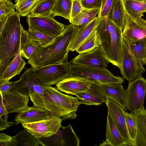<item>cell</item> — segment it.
<instances>
[{"instance_id":"cell-8","label":"cell","mask_w":146,"mask_h":146,"mask_svg":"<svg viewBox=\"0 0 146 146\" xmlns=\"http://www.w3.org/2000/svg\"><path fill=\"white\" fill-rule=\"evenodd\" d=\"M27 21L29 28H33L46 35L56 37L64 31L66 25L58 22L51 15L37 16L29 15Z\"/></svg>"},{"instance_id":"cell-5","label":"cell","mask_w":146,"mask_h":146,"mask_svg":"<svg viewBox=\"0 0 146 146\" xmlns=\"http://www.w3.org/2000/svg\"><path fill=\"white\" fill-rule=\"evenodd\" d=\"M70 76L81 78L94 83L103 84H122L124 79L115 76L107 68H100L70 65Z\"/></svg>"},{"instance_id":"cell-14","label":"cell","mask_w":146,"mask_h":146,"mask_svg":"<svg viewBox=\"0 0 146 146\" xmlns=\"http://www.w3.org/2000/svg\"><path fill=\"white\" fill-rule=\"evenodd\" d=\"M70 62L78 66L105 68L109 62L99 46L91 51L79 54Z\"/></svg>"},{"instance_id":"cell-39","label":"cell","mask_w":146,"mask_h":146,"mask_svg":"<svg viewBox=\"0 0 146 146\" xmlns=\"http://www.w3.org/2000/svg\"><path fill=\"white\" fill-rule=\"evenodd\" d=\"M84 9L81 1L78 0H73L70 18L69 20L70 23L74 18Z\"/></svg>"},{"instance_id":"cell-42","label":"cell","mask_w":146,"mask_h":146,"mask_svg":"<svg viewBox=\"0 0 146 146\" xmlns=\"http://www.w3.org/2000/svg\"><path fill=\"white\" fill-rule=\"evenodd\" d=\"M13 83L9 80L0 82V92L6 93L10 91L12 88Z\"/></svg>"},{"instance_id":"cell-22","label":"cell","mask_w":146,"mask_h":146,"mask_svg":"<svg viewBox=\"0 0 146 146\" xmlns=\"http://www.w3.org/2000/svg\"><path fill=\"white\" fill-rule=\"evenodd\" d=\"M20 46L13 60L0 74V82L9 80L13 77L19 75L24 68L26 63L22 57Z\"/></svg>"},{"instance_id":"cell-27","label":"cell","mask_w":146,"mask_h":146,"mask_svg":"<svg viewBox=\"0 0 146 146\" xmlns=\"http://www.w3.org/2000/svg\"><path fill=\"white\" fill-rule=\"evenodd\" d=\"M100 9H84L74 19L71 23L78 29L84 27L96 17Z\"/></svg>"},{"instance_id":"cell-4","label":"cell","mask_w":146,"mask_h":146,"mask_svg":"<svg viewBox=\"0 0 146 146\" xmlns=\"http://www.w3.org/2000/svg\"><path fill=\"white\" fill-rule=\"evenodd\" d=\"M20 16L16 11L0 21V74L13 60L20 45Z\"/></svg>"},{"instance_id":"cell-23","label":"cell","mask_w":146,"mask_h":146,"mask_svg":"<svg viewBox=\"0 0 146 146\" xmlns=\"http://www.w3.org/2000/svg\"><path fill=\"white\" fill-rule=\"evenodd\" d=\"M100 85L104 94L107 97L116 102L127 111L125 90L121 84H103Z\"/></svg>"},{"instance_id":"cell-10","label":"cell","mask_w":146,"mask_h":146,"mask_svg":"<svg viewBox=\"0 0 146 146\" xmlns=\"http://www.w3.org/2000/svg\"><path fill=\"white\" fill-rule=\"evenodd\" d=\"M44 146H79L80 140L71 124L61 126L57 132L47 137L38 139Z\"/></svg>"},{"instance_id":"cell-36","label":"cell","mask_w":146,"mask_h":146,"mask_svg":"<svg viewBox=\"0 0 146 146\" xmlns=\"http://www.w3.org/2000/svg\"><path fill=\"white\" fill-rule=\"evenodd\" d=\"M40 0H25L16 7V11L21 17L27 16L35 5Z\"/></svg>"},{"instance_id":"cell-16","label":"cell","mask_w":146,"mask_h":146,"mask_svg":"<svg viewBox=\"0 0 146 146\" xmlns=\"http://www.w3.org/2000/svg\"><path fill=\"white\" fill-rule=\"evenodd\" d=\"M3 104L8 113H19L28 107L29 96L12 88L6 93L0 92Z\"/></svg>"},{"instance_id":"cell-13","label":"cell","mask_w":146,"mask_h":146,"mask_svg":"<svg viewBox=\"0 0 146 146\" xmlns=\"http://www.w3.org/2000/svg\"><path fill=\"white\" fill-rule=\"evenodd\" d=\"M44 86L35 76L31 68H26L19 80L13 82L12 88L29 96L33 93L42 94Z\"/></svg>"},{"instance_id":"cell-6","label":"cell","mask_w":146,"mask_h":146,"mask_svg":"<svg viewBox=\"0 0 146 146\" xmlns=\"http://www.w3.org/2000/svg\"><path fill=\"white\" fill-rule=\"evenodd\" d=\"M70 64L68 62L32 68L33 71L43 85L52 86L70 76Z\"/></svg>"},{"instance_id":"cell-31","label":"cell","mask_w":146,"mask_h":146,"mask_svg":"<svg viewBox=\"0 0 146 146\" xmlns=\"http://www.w3.org/2000/svg\"><path fill=\"white\" fill-rule=\"evenodd\" d=\"M73 0H56L51 16L62 17L69 20Z\"/></svg>"},{"instance_id":"cell-40","label":"cell","mask_w":146,"mask_h":146,"mask_svg":"<svg viewBox=\"0 0 146 146\" xmlns=\"http://www.w3.org/2000/svg\"><path fill=\"white\" fill-rule=\"evenodd\" d=\"M102 0H81L83 7L84 9H100Z\"/></svg>"},{"instance_id":"cell-2","label":"cell","mask_w":146,"mask_h":146,"mask_svg":"<svg viewBox=\"0 0 146 146\" xmlns=\"http://www.w3.org/2000/svg\"><path fill=\"white\" fill-rule=\"evenodd\" d=\"M29 96L34 105L50 111L62 120L74 119L80 104L78 98L62 94L58 89L44 86L43 93L31 94Z\"/></svg>"},{"instance_id":"cell-43","label":"cell","mask_w":146,"mask_h":146,"mask_svg":"<svg viewBox=\"0 0 146 146\" xmlns=\"http://www.w3.org/2000/svg\"><path fill=\"white\" fill-rule=\"evenodd\" d=\"M8 114L9 113L3 104L2 98L0 96V118L7 120Z\"/></svg>"},{"instance_id":"cell-28","label":"cell","mask_w":146,"mask_h":146,"mask_svg":"<svg viewBox=\"0 0 146 146\" xmlns=\"http://www.w3.org/2000/svg\"><path fill=\"white\" fill-rule=\"evenodd\" d=\"M125 11L131 17L141 19L146 12V2L135 0H123Z\"/></svg>"},{"instance_id":"cell-7","label":"cell","mask_w":146,"mask_h":146,"mask_svg":"<svg viewBox=\"0 0 146 146\" xmlns=\"http://www.w3.org/2000/svg\"><path fill=\"white\" fill-rule=\"evenodd\" d=\"M146 80L141 76L129 82L124 96L127 109L131 112L144 108Z\"/></svg>"},{"instance_id":"cell-46","label":"cell","mask_w":146,"mask_h":146,"mask_svg":"<svg viewBox=\"0 0 146 146\" xmlns=\"http://www.w3.org/2000/svg\"><path fill=\"white\" fill-rule=\"evenodd\" d=\"M136 1H145L146 2V0H135Z\"/></svg>"},{"instance_id":"cell-25","label":"cell","mask_w":146,"mask_h":146,"mask_svg":"<svg viewBox=\"0 0 146 146\" xmlns=\"http://www.w3.org/2000/svg\"><path fill=\"white\" fill-rule=\"evenodd\" d=\"M39 46V42L30 38L27 31L22 25L20 47L22 56L28 60L30 59L35 54Z\"/></svg>"},{"instance_id":"cell-19","label":"cell","mask_w":146,"mask_h":146,"mask_svg":"<svg viewBox=\"0 0 146 146\" xmlns=\"http://www.w3.org/2000/svg\"><path fill=\"white\" fill-rule=\"evenodd\" d=\"M93 82L81 78L69 76L57 84L56 87L60 91L75 95L87 90Z\"/></svg>"},{"instance_id":"cell-30","label":"cell","mask_w":146,"mask_h":146,"mask_svg":"<svg viewBox=\"0 0 146 146\" xmlns=\"http://www.w3.org/2000/svg\"><path fill=\"white\" fill-rule=\"evenodd\" d=\"M14 146H39L41 143L31 133L25 130L13 136Z\"/></svg>"},{"instance_id":"cell-11","label":"cell","mask_w":146,"mask_h":146,"mask_svg":"<svg viewBox=\"0 0 146 146\" xmlns=\"http://www.w3.org/2000/svg\"><path fill=\"white\" fill-rule=\"evenodd\" d=\"M62 121L60 117L54 115L48 119L21 124L25 129L38 139L48 137L56 133L62 126Z\"/></svg>"},{"instance_id":"cell-33","label":"cell","mask_w":146,"mask_h":146,"mask_svg":"<svg viewBox=\"0 0 146 146\" xmlns=\"http://www.w3.org/2000/svg\"><path fill=\"white\" fill-rule=\"evenodd\" d=\"M99 46L95 31L81 44L76 50L79 54L91 51Z\"/></svg>"},{"instance_id":"cell-26","label":"cell","mask_w":146,"mask_h":146,"mask_svg":"<svg viewBox=\"0 0 146 146\" xmlns=\"http://www.w3.org/2000/svg\"><path fill=\"white\" fill-rule=\"evenodd\" d=\"M123 0H113L107 17L111 21L123 30L125 13Z\"/></svg>"},{"instance_id":"cell-1","label":"cell","mask_w":146,"mask_h":146,"mask_svg":"<svg viewBox=\"0 0 146 146\" xmlns=\"http://www.w3.org/2000/svg\"><path fill=\"white\" fill-rule=\"evenodd\" d=\"M72 24L66 25L63 32L50 43L39 46L35 54L28 61L31 68H36L47 65L68 62V48L78 31Z\"/></svg>"},{"instance_id":"cell-20","label":"cell","mask_w":146,"mask_h":146,"mask_svg":"<svg viewBox=\"0 0 146 146\" xmlns=\"http://www.w3.org/2000/svg\"><path fill=\"white\" fill-rule=\"evenodd\" d=\"M106 136V141L100 145L129 146L127 141L121 135L108 112L107 115Z\"/></svg>"},{"instance_id":"cell-45","label":"cell","mask_w":146,"mask_h":146,"mask_svg":"<svg viewBox=\"0 0 146 146\" xmlns=\"http://www.w3.org/2000/svg\"><path fill=\"white\" fill-rule=\"evenodd\" d=\"M25 0H14L15 3V5L16 7L21 3L23 1Z\"/></svg>"},{"instance_id":"cell-15","label":"cell","mask_w":146,"mask_h":146,"mask_svg":"<svg viewBox=\"0 0 146 146\" xmlns=\"http://www.w3.org/2000/svg\"><path fill=\"white\" fill-rule=\"evenodd\" d=\"M108 112L122 136L129 146H132V141L128 133L125 121V111L118 103L107 97L105 102Z\"/></svg>"},{"instance_id":"cell-24","label":"cell","mask_w":146,"mask_h":146,"mask_svg":"<svg viewBox=\"0 0 146 146\" xmlns=\"http://www.w3.org/2000/svg\"><path fill=\"white\" fill-rule=\"evenodd\" d=\"M98 20V17H96L86 26L78 30L68 47V49L69 52L76 50L81 44L94 31Z\"/></svg>"},{"instance_id":"cell-17","label":"cell","mask_w":146,"mask_h":146,"mask_svg":"<svg viewBox=\"0 0 146 146\" xmlns=\"http://www.w3.org/2000/svg\"><path fill=\"white\" fill-rule=\"evenodd\" d=\"M54 115L46 109L34 105L18 113L14 120L17 125L20 123H31L48 119Z\"/></svg>"},{"instance_id":"cell-47","label":"cell","mask_w":146,"mask_h":146,"mask_svg":"<svg viewBox=\"0 0 146 146\" xmlns=\"http://www.w3.org/2000/svg\"><path fill=\"white\" fill-rule=\"evenodd\" d=\"M6 0L9 1H11L12 0Z\"/></svg>"},{"instance_id":"cell-21","label":"cell","mask_w":146,"mask_h":146,"mask_svg":"<svg viewBox=\"0 0 146 146\" xmlns=\"http://www.w3.org/2000/svg\"><path fill=\"white\" fill-rule=\"evenodd\" d=\"M131 113L136 128L134 146H146V110L144 108Z\"/></svg>"},{"instance_id":"cell-48","label":"cell","mask_w":146,"mask_h":146,"mask_svg":"<svg viewBox=\"0 0 146 146\" xmlns=\"http://www.w3.org/2000/svg\"><path fill=\"white\" fill-rule=\"evenodd\" d=\"M78 0L81 1V0Z\"/></svg>"},{"instance_id":"cell-18","label":"cell","mask_w":146,"mask_h":146,"mask_svg":"<svg viewBox=\"0 0 146 146\" xmlns=\"http://www.w3.org/2000/svg\"><path fill=\"white\" fill-rule=\"evenodd\" d=\"M100 84L92 83L86 90L76 93L75 95L81 104L87 105L98 106L105 103L107 97L104 94Z\"/></svg>"},{"instance_id":"cell-3","label":"cell","mask_w":146,"mask_h":146,"mask_svg":"<svg viewBox=\"0 0 146 146\" xmlns=\"http://www.w3.org/2000/svg\"><path fill=\"white\" fill-rule=\"evenodd\" d=\"M94 31L105 57L110 63L120 69L123 47L122 31L107 17L98 18Z\"/></svg>"},{"instance_id":"cell-29","label":"cell","mask_w":146,"mask_h":146,"mask_svg":"<svg viewBox=\"0 0 146 146\" xmlns=\"http://www.w3.org/2000/svg\"><path fill=\"white\" fill-rule=\"evenodd\" d=\"M56 0H40L34 6L29 15L37 16L51 15Z\"/></svg>"},{"instance_id":"cell-34","label":"cell","mask_w":146,"mask_h":146,"mask_svg":"<svg viewBox=\"0 0 146 146\" xmlns=\"http://www.w3.org/2000/svg\"><path fill=\"white\" fill-rule=\"evenodd\" d=\"M27 32L28 36L30 38L39 42L40 46L47 44L56 37L46 35L33 28H29Z\"/></svg>"},{"instance_id":"cell-37","label":"cell","mask_w":146,"mask_h":146,"mask_svg":"<svg viewBox=\"0 0 146 146\" xmlns=\"http://www.w3.org/2000/svg\"><path fill=\"white\" fill-rule=\"evenodd\" d=\"M126 125L127 130L132 142V146H134L136 135V128L131 113L125 111Z\"/></svg>"},{"instance_id":"cell-38","label":"cell","mask_w":146,"mask_h":146,"mask_svg":"<svg viewBox=\"0 0 146 146\" xmlns=\"http://www.w3.org/2000/svg\"><path fill=\"white\" fill-rule=\"evenodd\" d=\"M113 0H102L101 7L98 13L99 19L107 17Z\"/></svg>"},{"instance_id":"cell-41","label":"cell","mask_w":146,"mask_h":146,"mask_svg":"<svg viewBox=\"0 0 146 146\" xmlns=\"http://www.w3.org/2000/svg\"><path fill=\"white\" fill-rule=\"evenodd\" d=\"M0 146H14L13 138L5 133L0 134Z\"/></svg>"},{"instance_id":"cell-12","label":"cell","mask_w":146,"mask_h":146,"mask_svg":"<svg viewBox=\"0 0 146 146\" xmlns=\"http://www.w3.org/2000/svg\"><path fill=\"white\" fill-rule=\"evenodd\" d=\"M123 40L127 45L146 37V21L131 17L125 11L122 31Z\"/></svg>"},{"instance_id":"cell-32","label":"cell","mask_w":146,"mask_h":146,"mask_svg":"<svg viewBox=\"0 0 146 146\" xmlns=\"http://www.w3.org/2000/svg\"><path fill=\"white\" fill-rule=\"evenodd\" d=\"M127 45L135 58L146 65V37Z\"/></svg>"},{"instance_id":"cell-44","label":"cell","mask_w":146,"mask_h":146,"mask_svg":"<svg viewBox=\"0 0 146 146\" xmlns=\"http://www.w3.org/2000/svg\"><path fill=\"white\" fill-rule=\"evenodd\" d=\"M16 125L15 121L8 122L7 120L0 118V130H3L8 127Z\"/></svg>"},{"instance_id":"cell-9","label":"cell","mask_w":146,"mask_h":146,"mask_svg":"<svg viewBox=\"0 0 146 146\" xmlns=\"http://www.w3.org/2000/svg\"><path fill=\"white\" fill-rule=\"evenodd\" d=\"M143 63L137 60L123 40L122 57L120 69L123 77L129 82L133 80L144 72Z\"/></svg>"},{"instance_id":"cell-35","label":"cell","mask_w":146,"mask_h":146,"mask_svg":"<svg viewBox=\"0 0 146 146\" xmlns=\"http://www.w3.org/2000/svg\"><path fill=\"white\" fill-rule=\"evenodd\" d=\"M16 7L11 2L0 0V21L6 19L9 15L15 13Z\"/></svg>"}]
</instances>
